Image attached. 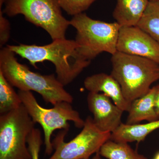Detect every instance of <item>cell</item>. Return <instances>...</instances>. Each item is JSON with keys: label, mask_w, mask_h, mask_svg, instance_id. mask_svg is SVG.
I'll return each instance as SVG.
<instances>
[{"label": "cell", "mask_w": 159, "mask_h": 159, "mask_svg": "<svg viewBox=\"0 0 159 159\" xmlns=\"http://www.w3.org/2000/svg\"><path fill=\"white\" fill-rule=\"evenodd\" d=\"M153 159H159V151L156 153Z\"/></svg>", "instance_id": "23"}, {"label": "cell", "mask_w": 159, "mask_h": 159, "mask_svg": "<svg viewBox=\"0 0 159 159\" xmlns=\"http://www.w3.org/2000/svg\"><path fill=\"white\" fill-rule=\"evenodd\" d=\"M111 62V74L130 103L147 93L159 80V64L148 58L117 51L112 55Z\"/></svg>", "instance_id": "3"}, {"label": "cell", "mask_w": 159, "mask_h": 159, "mask_svg": "<svg viewBox=\"0 0 159 159\" xmlns=\"http://www.w3.org/2000/svg\"><path fill=\"white\" fill-rule=\"evenodd\" d=\"M7 46L36 68L37 63L49 61L53 63L57 79L64 86L73 82L91 63L83 56L80 46L75 40L56 39L43 46L21 44Z\"/></svg>", "instance_id": "1"}, {"label": "cell", "mask_w": 159, "mask_h": 159, "mask_svg": "<svg viewBox=\"0 0 159 159\" xmlns=\"http://www.w3.org/2000/svg\"><path fill=\"white\" fill-rule=\"evenodd\" d=\"M3 13L22 15L27 21L48 33L52 40L65 39L70 21L63 16L57 0H5Z\"/></svg>", "instance_id": "4"}, {"label": "cell", "mask_w": 159, "mask_h": 159, "mask_svg": "<svg viewBox=\"0 0 159 159\" xmlns=\"http://www.w3.org/2000/svg\"><path fill=\"white\" fill-rule=\"evenodd\" d=\"M128 143L108 140L100 148L99 154L107 159H148L133 149Z\"/></svg>", "instance_id": "15"}, {"label": "cell", "mask_w": 159, "mask_h": 159, "mask_svg": "<svg viewBox=\"0 0 159 159\" xmlns=\"http://www.w3.org/2000/svg\"><path fill=\"white\" fill-rule=\"evenodd\" d=\"M136 26L159 44V2L149 1Z\"/></svg>", "instance_id": "16"}, {"label": "cell", "mask_w": 159, "mask_h": 159, "mask_svg": "<svg viewBox=\"0 0 159 159\" xmlns=\"http://www.w3.org/2000/svg\"><path fill=\"white\" fill-rule=\"evenodd\" d=\"M27 144L31 159H39V152L43 144L42 134L39 129H33L28 137Z\"/></svg>", "instance_id": "19"}, {"label": "cell", "mask_w": 159, "mask_h": 159, "mask_svg": "<svg viewBox=\"0 0 159 159\" xmlns=\"http://www.w3.org/2000/svg\"><path fill=\"white\" fill-rule=\"evenodd\" d=\"M84 87L89 92L103 93L123 111H128L130 103L124 97L119 83L111 74L99 73L87 77Z\"/></svg>", "instance_id": "11"}, {"label": "cell", "mask_w": 159, "mask_h": 159, "mask_svg": "<svg viewBox=\"0 0 159 159\" xmlns=\"http://www.w3.org/2000/svg\"><path fill=\"white\" fill-rule=\"evenodd\" d=\"M155 95L154 86L145 95L131 102L126 124L134 125L144 120L150 122L159 119L155 106Z\"/></svg>", "instance_id": "12"}, {"label": "cell", "mask_w": 159, "mask_h": 159, "mask_svg": "<svg viewBox=\"0 0 159 159\" xmlns=\"http://www.w3.org/2000/svg\"><path fill=\"white\" fill-rule=\"evenodd\" d=\"M154 87L155 88V106L157 115L159 119V84Z\"/></svg>", "instance_id": "21"}, {"label": "cell", "mask_w": 159, "mask_h": 159, "mask_svg": "<svg viewBox=\"0 0 159 159\" xmlns=\"http://www.w3.org/2000/svg\"><path fill=\"white\" fill-rule=\"evenodd\" d=\"M35 123L22 104L0 116V159H31L27 139Z\"/></svg>", "instance_id": "7"}, {"label": "cell", "mask_w": 159, "mask_h": 159, "mask_svg": "<svg viewBox=\"0 0 159 159\" xmlns=\"http://www.w3.org/2000/svg\"><path fill=\"white\" fill-rule=\"evenodd\" d=\"M149 0H117L113 12L116 22L121 27L136 26L149 2Z\"/></svg>", "instance_id": "13"}, {"label": "cell", "mask_w": 159, "mask_h": 159, "mask_svg": "<svg viewBox=\"0 0 159 159\" xmlns=\"http://www.w3.org/2000/svg\"><path fill=\"white\" fill-rule=\"evenodd\" d=\"M91 159H102L101 158V156L99 154V152H97V153H96L95 155L93 157V158Z\"/></svg>", "instance_id": "22"}, {"label": "cell", "mask_w": 159, "mask_h": 159, "mask_svg": "<svg viewBox=\"0 0 159 159\" xmlns=\"http://www.w3.org/2000/svg\"><path fill=\"white\" fill-rule=\"evenodd\" d=\"M10 35V23L4 16L2 10L0 9V46L1 48H2L3 46L8 42Z\"/></svg>", "instance_id": "20"}, {"label": "cell", "mask_w": 159, "mask_h": 159, "mask_svg": "<svg viewBox=\"0 0 159 159\" xmlns=\"http://www.w3.org/2000/svg\"><path fill=\"white\" fill-rule=\"evenodd\" d=\"M5 0H0V9H2V6H4Z\"/></svg>", "instance_id": "24"}, {"label": "cell", "mask_w": 159, "mask_h": 159, "mask_svg": "<svg viewBox=\"0 0 159 159\" xmlns=\"http://www.w3.org/2000/svg\"><path fill=\"white\" fill-rule=\"evenodd\" d=\"M22 104L18 93L0 71V114L4 115L15 110Z\"/></svg>", "instance_id": "17"}, {"label": "cell", "mask_w": 159, "mask_h": 159, "mask_svg": "<svg viewBox=\"0 0 159 159\" xmlns=\"http://www.w3.org/2000/svg\"><path fill=\"white\" fill-rule=\"evenodd\" d=\"M159 129V119L145 124L134 125L122 123L111 134L110 140L118 142H139L154 131Z\"/></svg>", "instance_id": "14"}, {"label": "cell", "mask_w": 159, "mask_h": 159, "mask_svg": "<svg viewBox=\"0 0 159 159\" xmlns=\"http://www.w3.org/2000/svg\"><path fill=\"white\" fill-rule=\"evenodd\" d=\"M97 0H57L61 9L74 16L87 10Z\"/></svg>", "instance_id": "18"}, {"label": "cell", "mask_w": 159, "mask_h": 159, "mask_svg": "<svg viewBox=\"0 0 159 159\" xmlns=\"http://www.w3.org/2000/svg\"><path fill=\"white\" fill-rule=\"evenodd\" d=\"M149 1H156V2H159V0H149Z\"/></svg>", "instance_id": "25"}, {"label": "cell", "mask_w": 159, "mask_h": 159, "mask_svg": "<svg viewBox=\"0 0 159 159\" xmlns=\"http://www.w3.org/2000/svg\"><path fill=\"white\" fill-rule=\"evenodd\" d=\"M88 106L95 125L100 130L112 133L121 125L123 111L103 93L89 92Z\"/></svg>", "instance_id": "10"}, {"label": "cell", "mask_w": 159, "mask_h": 159, "mask_svg": "<svg viewBox=\"0 0 159 159\" xmlns=\"http://www.w3.org/2000/svg\"><path fill=\"white\" fill-rule=\"evenodd\" d=\"M117 51L148 58L159 64V44L137 26L121 27Z\"/></svg>", "instance_id": "9"}, {"label": "cell", "mask_w": 159, "mask_h": 159, "mask_svg": "<svg viewBox=\"0 0 159 159\" xmlns=\"http://www.w3.org/2000/svg\"><path fill=\"white\" fill-rule=\"evenodd\" d=\"M70 21L77 31L75 40L86 59L91 61L102 52L112 55L117 52L121 26L116 22L93 19L84 12L73 16Z\"/></svg>", "instance_id": "5"}, {"label": "cell", "mask_w": 159, "mask_h": 159, "mask_svg": "<svg viewBox=\"0 0 159 159\" xmlns=\"http://www.w3.org/2000/svg\"><path fill=\"white\" fill-rule=\"evenodd\" d=\"M68 131L60 132L52 142L55 151L48 159H89L99 152L102 145L110 140L111 133L97 128L93 117H87L81 131L68 142L64 138Z\"/></svg>", "instance_id": "8"}, {"label": "cell", "mask_w": 159, "mask_h": 159, "mask_svg": "<svg viewBox=\"0 0 159 159\" xmlns=\"http://www.w3.org/2000/svg\"><path fill=\"white\" fill-rule=\"evenodd\" d=\"M0 71L13 87L20 90L38 93L47 103L54 105L62 101L73 102V96L66 90L56 76L32 72L18 61L15 54L7 46L0 51Z\"/></svg>", "instance_id": "2"}, {"label": "cell", "mask_w": 159, "mask_h": 159, "mask_svg": "<svg viewBox=\"0 0 159 159\" xmlns=\"http://www.w3.org/2000/svg\"><path fill=\"white\" fill-rule=\"evenodd\" d=\"M19 95L23 105L33 122L40 125L43 130L45 153L50 155L53 152L51 136L54 131L61 129L68 131L69 121L74 122L78 128H83L85 120L81 118L79 113L74 110L69 102H57L53 108H43L39 104L31 92L19 90Z\"/></svg>", "instance_id": "6"}]
</instances>
